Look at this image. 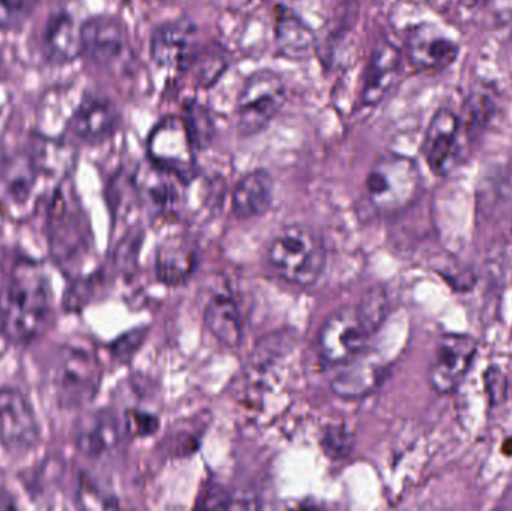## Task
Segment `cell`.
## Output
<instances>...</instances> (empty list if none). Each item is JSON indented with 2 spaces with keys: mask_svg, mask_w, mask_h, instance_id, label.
<instances>
[{
  "mask_svg": "<svg viewBox=\"0 0 512 511\" xmlns=\"http://www.w3.org/2000/svg\"><path fill=\"white\" fill-rule=\"evenodd\" d=\"M185 180L158 165L147 162L135 174V186L141 200L158 213L170 212L180 203V188Z\"/></svg>",
  "mask_w": 512,
  "mask_h": 511,
  "instance_id": "obj_22",
  "label": "cell"
},
{
  "mask_svg": "<svg viewBox=\"0 0 512 511\" xmlns=\"http://www.w3.org/2000/svg\"><path fill=\"white\" fill-rule=\"evenodd\" d=\"M274 180L264 168L243 176L233 191V212L239 219L265 215L273 204Z\"/></svg>",
  "mask_w": 512,
  "mask_h": 511,
  "instance_id": "obj_23",
  "label": "cell"
},
{
  "mask_svg": "<svg viewBox=\"0 0 512 511\" xmlns=\"http://www.w3.org/2000/svg\"><path fill=\"white\" fill-rule=\"evenodd\" d=\"M51 278L41 261L12 260L0 279V336L9 344L27 345L53 323Z\"/></svg>",
  "mask_w": 512,
  "mask_h": 511,
  "instance_id": "obj_2",
  "label": "cell"
},
{
  "mask_svg": "<svg viewBox=\"0 0 512 511\" xmlns=\"http://www.w3.org/2000/svg\"><path fill=\"white\" fill-rule=\"evenodd\" d=\"M197 38V26L189 18H174L158 24L150 35V56L159 68L180 69Z\"/></svg>",
  "mask_w": 512,
  "mask_h": 511,
  "instance_id": "obj_18",
  "label": "cell"
},
{
  "mask_svg": "<svg viewBox=\"0 0 512 511\" xmlns=\"http://www.w3.org/2000/svg\"><path fill=\"white\" fill-rule=\"evenodd\" d=\"M83 56L111 75L129 74L135 65L128 30L113 15H93L81 27Z\"/></svg>",
  "mask_w": 512,
  "mask_h": 511,
  "instance_id": "obj_7",
  "label": "cell"
},
{
  "mask_svg": "<svg viewBox=\"0 0 512 511\" xmlns=\"http://www.w3.org/2000/svg\"><path fill=\"white\" fill-rule=\"evenodd\" d=\"M56 399L62 408H78L92 401L101 383V366L93 354L69 348L54 374Z\"/></svg>",
  "mask_w": 512,
  "mask_h": 511,
  "instance_id": "obj_11",
  "label": "cell"
},
{
  "mask_svg": "<svg viewBox=\"0 0 512 511\" xmlns=\"http://www.w3.org/2000/svg\"><path fill=\"white\" fill-rule=\"evenodd\" d=\"M20 506L17 504L14 495L8 491V489L0 486V510H17Z\"/></svg>",
  "mask_w": 512,
  "mask_h": 511,
  "instance_id": "obj_37",
  "label": "cell"
},
{
  "mask_svg": "<svg viewBox=\"0 0 512 511\" xmlns=\"http://www.w3.org/2000/svg\"><path fill=\"white\" fill-rule=\"evenodd\" d=\"M38 3L39 0H0V32L23 29Z\"/></svg>",
  "mask_w": 512,
  "mask_h": 511,
  "instance_id": "obj_31",
  "label": "cell"
},
{
  "mask_svg": "<svg viewBox=\"0 0 512 511\" xmlns=\"http://www.w3.org/2000/svg\"><path fill=\"white\" fill-rule=\"evenodd\" d=\"M294 344V330H286V332L282 330V332L265 336L258 342V345L254 348V353H252V362H254L255 369L277 362L280 357L285 356L294 348Z\"/></svg>",
  "mask_w": 512,
  "mask_h": 511,
  "instance_id": "obj_30",
  "label": "cell"
},
{
  "mask_svg": "<svg viewBox=\"0 0 512 511\" xmlns=\"http://www.w3.org/2000/svg\"><path fill=\"white\" fill-rule=\"evenodd\" d=\"M340 371L331 380V390L342 399H360L370 395L384 377V368L372 354L357 356L342 363Z\"/></svg>",
  "mask_w": 512,
  "mask_h": 511,
  "instance_id": "obj_21",
  "label": "cell"
},
{
  "mask_svg": "<svg viewBox=\"0 0 512 511\" xmlns=\"http://www.w3.org/2000/svg\"><path fill=\"white\" fill-rule=\"evenodd\" d=\"M403 53L397 45L381 39L373 47L369 62L364 69V83L361 89V104L376 107L393 92L402 74Z\"/></svg>",
  "mask_w": 512,
  "mask_h": 511,
  "instance_id": "obj_17",
  "label": "cell"
},
{
  "mask_svg": "<svg viewBox=\"0 0 512 511\" xmlns=\"http://www.w3.org/2000/svg\"><path fill=\"white\" fill-rule=\"evenodd\" d=\"M286 101L288 86L279 72L271 69L252 72L237 98V131L242 137L261 134L279 116Z\"/></svg>",
  "mask_w": 512,
  "mask_h": 511,
  "instance_id": "obj_6",
  "label": "cell"
},
{
  "mask_svg": "<svg viewBox=\"0 0 512 511\" xmlns=\"http://www.w3.org/2000/svg\"><path fill=\"white\" fill-rule=\"evenodd\" d=\"M125 428L134 437H150L158 431L159 419L153 414L132 410L126 416Z\"/></svg>",
  "mask_w": 512,
  "mask_h": 511,
  "instance_id": "obj_33",
  "label": "cell"
},
{
  "mask_svg": "<svg viewBox=\"0 0 512 511\" xmlns=\"http://www.w3.org/2000/svg\"><path fill=\"white\" fill-rule=\"evenodd\" d=\"M42 432L32 402L15 387H0V444L6 452L26 456L41 444Z\"/></svg>",
  "mask_w": 512,
  "mask_h": 511,
  "instance_id": "obj_9",
  "label": "cell"
},
{
  "mask_svg": "<svg viewBox=\"0 0 512 511\" xmlns=\"http://www.w3.org/2000/svg\"><path fill=\"white\" fill-rule=\"evenodd\" d=\"M210 333L228 348L239 347L243 339L242 315L234 300L225 294L213 296L204 312Z\"/></svg>",
  "mask_w": 512,
  "mask_h": 511,
  "instance_id": "obj_26",
  "label": "cell"
},
{
  "mask_svg": "<svg viewBox=\"0 0 512 511\" xmlns=\"http://www.w3.org/2000/svg\"><path fill=\"white\" fill-rule=\"evenodd\" d=\"M195 149L180 116L159 120L147 138V155L152 164L176 174L186 183L195 177Z\"/></svg>",
  "mask_w": 512,
  "mask_h": 511,
  "instance_id": "obj_10",
  "label": "cell"
},
{
  "mask_svg": "<svg viewBox=\"0 0 512 511\" xmlns=\"http://www.w3.org/2000/svg\"><path fill=\"white\" fill-rule=\"evenodd\" d=\"M355 308H357L358 315L363 320L367 332L373 335L384 324L385 318L388 315V309H390L387 291L381 285L369 288L361 296L360 302H358Z\"/></svg>",
  "mask_w": 512,
  "mask_h": 511,
  "instance_id": "obj_29",
  "label": "cell"
},
{
  "mask_svg": "<svg viewBox=\"0 0 512 511\" xmlns=\"http://www.w3.org/2000/svg\"><path fill=\"white\" fill-rule=\"evenodd\" d=\"M274 41L279 53L295 62L309 59L318 48V36L312 27L285 5L274 9Z\"/></svg>",
  "mask_w": 512,
  "mask_h": 511,
  "instance_id": "obj_20",
  "label": "cell"
},
{
  "mask_svg": "<svg viewBox=\"0 0 512 511\" xmlns=\"http://www.w3.org/2000/svg\"><path fill=\"white\" fill-rule=\"evenodd\" d=\"M495 110L492 96L484 90H475L472 95L468 96L463 107L460 120V134L474 140L478 132L484 128L492 119V113Z\"/></svg>",
  "mask_w": 512,
  "mask_h": 511,
  "instance_id": "obj_28",
  "label": "cell"
},
{
  "mask_svg": "<svg viewBox=\"0 0 512 511\" xmlns=\"http://www.w3.org/2000/svg\"><path fill=\"white\" fill-rule=\"evenodd\" d=\"M486 389L493 404H502L508 393V381L504 372L499 371L498 368H490L486 372Z\"/></svg>",
  "mask_w": 512,
  "mask_h": 511,
  "instance_id": "obj_35",
  "label": "cell"
},
{
  "mask_svg": "<svg viewBox=\"0 0 512 511\" xmlns=\"http://www.w3.org/2000/svg\"><path fill=\"white\" fill-rule=\"evenodd\" d=\"M144 338H146V332H144V330H132V332L120 336V338L111 345V353H113L116 359L129 360L137 353L138 348H140L141 344L144 342Z\"/></svg>",
  "mask_w": 512,
  "mask_h": 511,
  "instance_id": "obj_34",
  "label": "cell"
},
{
  "mask_svg": "<svg viewBox=\"0 0 512 511\" xmlns=\"http://www.w3.org/2000/svg\"><path fill=\"white\" fill-rule=\"evenodd\" d=\"M83 21L66 8L57 6L48 12L38 36L41 59L50 66H66L83 56L81 44Z\"/></svg>",
  "mask_w": 512,
  "mask_h": 511,
  "instance_id": "obj_13",
  "label": "cell"
},
{
  "mask_svg": "<svg viewBox=\"0 0 512 511\" xmlns=\"http://www.w3.org/2000/svg\"><path fill=\"white\" fill-rule=\"evenodd\" d=\"M48 251L56 266L69 278H77L92 246L89 221L72 189L63 180L47 201Z\"/></svg>",
  "mask_w": 512,
  "mask_h": 511,
  "instance_id": "obj_3",
  "label": "cell"
},
{
  "mask_svg": "<svg viewBox=\"0 0 512 511\" xmlns=\"http://www.w3.org/2000/svg\"><path fill=\"white\" fill-rule=\"evenodd\" d=\"M74 162V144L39 134L0 153V213L18 222L32 218L69 179Z\"/></svg>",
  "mask_w": 512,
  "mask_h": 511,
  "instance_id": "obj_1",
  "label": "cell"
},
{
  "mask_svg": "<svg viewBox=\"0 0 512 511\" xmlns=\"http://www.w3.org/2000/svg\"><path fill=\"white\" fill-rule=\"evenodd\" d=\"M355 306L337 309L325 320L318 335V350L331 365H342L360 354L370 338Z\"/></svg>",
  "mask_w": 512,
  "mask_h": 511,
  "instance_id": "obj_12",
  "label": "cell"
},
{
  "mask_svg": "<svg viewBox=\"0 0 512 511\" xmlns=\"http://www.w3.org/2000/svg\"><path fill=\"white\" fill-rule=\"evenodd\" d=\"M120 128L116 102L96 92H86L71 113L63 137L78 146L98 147L110 141Z\"/></svg>",
  "mask_w": 512,
  "mask_h": 511,
  "instance_id": "obj_8",
  "label": "cell"
},
{
  "mask_svg": "<svg viewBox=\"0 0 512 511\" xmlns=\"http://www.w3.org/2000/svg\"><path fill=\"white\" fill-rule=\"evenodd\" d=\"M420 167L415 159L400 153L378 156L366 177V194L373 209L385 215L403 212L421 192Z\"/></svg>",
  "mask_w": 512,
  "mask_h": 511,
  "instance_id": "obj_5",
  "label": "cell"
},
{
  "mask_svg": "<svg viewBox=\"0 0 512 511\" xmlns=\"http://www.w3.org/2000/svg\"><path fill=\"white\" fill-rule=\"evenodd\" d=\"M227 54L219 45H195L188 59L180 66L179 71L185 74L186 80L197 89H209L218 83L219 78L227 71Z\"/></svg>",
  "mask_w": 512,
  "mask_h": 511,
  "instance_id": "obj_25",
  "label": "cell"
},
{
  "mask_svg": "<svg viewBox=\"0 0 512 511\" xmlns=\"http://www.w3.org/2000/svg\"><path fill=\"white\" fill-rule=\"evenodd\" d=\"M268 260L277 275L295 285H312L327 264V249L321 236L306 225L282 228L268 246Z\"/></svg>",
  "mask_w": 512,
  "mask_h": 511,
  "instance_id": "obj_4",
  "label": "cell"
},
{
  "mask_svg": "<svg viewBox=\"0 0 512 511\" xmlns=\"http://www.w3.org/2000/svg\"><path fill=\"white\" fill-rule=\"evenodd\" d=\"M180 117L188 129L195 149L203 152L212 147L216 138V123L206 105L195 101V99H189L183 105V114Z\"/></svg>",
  "mask_w": 512,
  "mask_h": 511,
  "instance_id": "obj_27",
  "label": "cell"
},
{
  "mask_svg": "<svg viewBox=\"0 0 512 511\" xmlns=\"http://www.w3.org/2000/svg\"><path fill=\"white\" fill-rule=\"evenodd\" d=\"M459 54V44L435 24H415L406 33L405 56L415 71H442L453 65Z\"/></svg>",
  "mask_w": 512,
  "mask_h": 511,
  "instance_id": "obj_15",
  "label": "cell"
},
{
  "mask_svg": "<svg viewBox=\"0 0 512 511\" xmlns=\"http://www.w3.org/2000/svg\"><path fill=\"white\" fill-rule=\"evenodd\" d=\"M321 446L328 458L345 459L354 450V438L345 426H328L321 438Z\"/></svg>",
  "mask_w": 512,
  "mask_h": 511,
  "instance_id": "obj_32",
  "label": "cell"
},
{
  "mask_svg": "<svg viewBox=\"0 0 512 511\" xmlns=\"http://www.w3.org/2000/svg\"><path fill=\"white\" fill-rule=\"evenodd\" d=\"M478 344L471 336L448 335L439 339L430 366V384L438 393H450L462 384L477 356Z\"/></svg>",
  "mask_w": 512,
  "mask_h": 511,
  "instance_id": "obj_16",
  "label": "cell"
},
{
  "mask_svg": "<svg viewBox=\"0 0 512 511\" xmlns=\"http://www.w3.org/2000/svg\"><path fill=\"white\" fill-rule=\"evenodd\" d=\"M200 509H234V500L222 486L207 489L201 500Z\"/></svg>",
  "mask_w": 512,
  "mask_h": 511,
  "instance_id": "obj_36",
  "label": "cell"
},
{
  "mask_svg": "<svg viewBox=\"0 0 512 511\" xmlns=\"http://www.w3.org/2000/svg\"><path fill=\"white\" fill-rule=\"evenodd\" d=\"M198 254L194 243L185 237H170L156 254V276L165 285H182L197 269Z\"/></svg>",
  "mask_w": 512,
  "mask_h": 511,
  "instance_id": "obj_24",
  "label": "cell"
},
{
  "mask_svg": "<svg viewBox=\"0 0 512 511\" xmlns=\"http://www.w3.org/2000/svg\"><path fill=\"white\" fill-rule=\"evenodd\" d=\"M460 137L459 116L450 108H439L427 126L421 149L426 164L435 176H448L459 164L462 153Z\"/></svg>",
  "mask_w": 512,
  "mask_h": 511,
  "instance_id": "obj_14",
  "label": "cell"
},
{
  "mask_svg": "<svg viewBox=\"0 0 512 511\" xmlns=\"http://www.w3.org/2000/svg\"><path fill=\"white\" fill-rule=\"evenodd\" d=\"M74 438L75 446L87 458H107L116 453L122 443V423L113 411H92L78 422Z\"/></svg>",
  "mask_w": 512,
  "mask_h": 511,
  "instance_id": "obj_19",
  "label": "cell"
}]
</instances>
